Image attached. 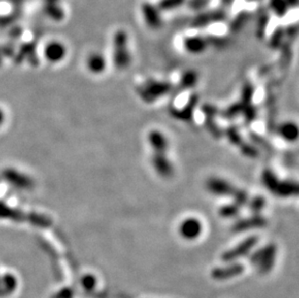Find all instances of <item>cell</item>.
Segmentation results:
<instances>
[{
  "label": "cell",
  "mask_w": 299,
  "mask_h": 298,
  "mask_svg": "<svg viewBox=\"0 0 299 298\" xmlns=\"http://www.w3.org/2000/svg\"><path fill=\"white\" fill-rule=\"evenodd\" d=\"M265 204H267V202H265L264 197L255 196L251 201L249 200L247 205L250 207V209L252 210V212H254V214H259L261 212V210L264 208Z\"/></svg>",
  "instance_id": "cell-20"
},
{
  "label": "cell",
  "mask_w": 299,
  "mask_h": 298,
  "mask_svg": "<svg viewBox=\"0 0 299 298\" xmlns=\"http://www.w3.org/2000/svg\"><path fill=\"white\" fill-rule=\"evenodd\" d=\"M268 226V221L260 214H254L253 216L248 217L242 220H238L232 226L235 233H242L256 228H262Z\"/></svg>",
  "instance_id": "cell-10"
},
{
  "label": "cell",
  "mask_w": 299,
  "mask_h": 298,
  "mask_svg": "<svg viewBox=\"0 0 299 298\" xmlns=\"http://www.w3.org/2000/svg\"><path fill=\"white\" fill-rule=\"evenodd\" d=\"M4 121V113L0 110V125Z\"/></svg>",
  "instance_id": "cell-24"
},
{
  "label": "cell",
  "mask_w": 299,
  "mask_h": 298,
  "mask_svg": "<svg viewBox=\"0 0 299 298\" xmlns=\"http://www.w3.org/2000/svg\"><path fill=\"white\" fill-rule=\"evenodd\" d=\"M209 43L207 39L201 35H191L187 36L182 42L183 49L186 52L193 55L202 54L207 52Z\"/></svg>",
  "instance_id": "cell-13"
},
{
  "label": "cell",
  "mask_w": 299,
  "mask_h": 298,
  "mask_svg": "<svg viewBox=\"0 0 299 298\" xmlns=\"http://www.w3.org/2000/svg\"><path fill=\"white\" fill-rule=\"evenodd\" d=\"M141 15L145 25L151 30H158L163 26L162 11L150 2H145L141 6Z\"/></svg>",
  "instance_id": "cell-6"
},
{
  "label": "cell",
  "mask_w": 299,
  "mask_h": 298,
  "mask_svg": "<svg viewBox=\"0 0 299 298\" xmlns=\"http://www.w3.org/2000/svg\"><path fill=\"white\" fill-rule=\"evenodd\" d=\"M147 143L152 152H165L169 153L170 142L165 133L158 129L149 131L147 135Z\"/></svg>",
  "instance_id": "cell-11"
},
{
  "label": "cell",
  "mask_w": 299,
  "mask_h": 298,
  "mask_svg": "<svg viewBox=\"0 0 299 298\" xmlns=\"http://www.w3.org/2000/svg\"><path fill=\"white\" fill-rule=\"evenodd\" d=\"M185 3V0H161L158 7L161 11H172L179 8Z\"/></svg>",
  "instance_id": "cell-21"
},
{
  "label": "cell",
  "mask_w": 299,
  "mask_h": 298,
  "mask_svg": "<svg viewBox=\"0 0 299 298\" xmlns=\"http://www.w3.org/2000/svg\"><path fill=\"white\" fill-rule=\"evenodd\" d=\"M204 231V224L196 217H187L178 226L179 237L186 241H194L200 238Z\"/></svg>",
  "instance_id": "cell-5"
},
{
  "label": "cell",
  "mask_w": 299,
  "mask_h": 298,
  "mask_svg": "<svg viewBox=\"0 0 299 298\" xmlns=\"http://www.w3.org/2000/svg\"><path fill=\"white\" fill-rule=\"evenodd\" d=\"M113 61L118 70L127 69L132 62L129 36L123 29L116 31L113 37Z\"/></svg>",
  "instance_id": "cell-1"
},
{
  "label": "cell",
  "mask_w": 299,
  "mask_h": 298,
  "mask_svg": "<svg viewBox=\"0 0 299 298\" xmlns=\"http://www.w3.org/2000/svg\"><path fill=\"white\" fill-rule=\"evenodd\" d=\"M150 160L155 173L160 177L171 178L175 175L176 169L169 157V153L152 152Z\"/></svg>",
  "instance_id": "cell-7"
},
{
  "label": "cell",
  "mask_w": 299,
  "mask_h": 298,
  "mask_svg": "<svg viewBox=\"0 0 299 298\" xmlns=\"http://www.w3.org/2000/svg\"><path fill=\"white\" fill-rule=\"evenodd\" d=\"M85 66L88 72L93 75H102L107 70L108 61L106 56L103 53L99 52H90L86 59H85Z\"/></svg>",
  "instance_id": "cell-14"
},
{
  "label": "cell",
  "mask_w": 299,
  "mask_h": 298,
  "mask_svg": "<svg viewBox=\"0 0 299 298\" xmlns=\"http://www.w3.org/2000/svg\"><path fill=\"white\" fill-rule=\"evenodd\" d=\"M68 53V49L66 45L56 39H52L46 43L44 48V56L45 58L52 64H57L63 61Z\"/></svg>",
  "instance_id": "cell-8"
},
{
  "label": "cell",
  "mask_w": 299,
  "mask_h": 298,
  "mask_svg": "<svg viewBox=\"0 0 299 298\" xmlns=\"http://www.w3.org/2000/svg\"><path fill=\"white\" fill-rule=\"evenodd\" d=\"M278 133L283 140L289 143H293L298 137V127L291 121H287L279 126Z\"/></svg>",
  "instance_id": "cell-16"
},
{
  "label": "cell",
  "mask_w": 299,
  "mask_h": 298,
  "mask_svg": "<svg viewBox=\"0 0 299 298\" xmlns=\"http://www.w3.org/2000/svg\"><path fill=\"white\" fill-rule=\"evenodd\" d=\"M258 237L256 236L247 237L239 244L223 253L221 259L225 262H235L241 257H245L258 244Z\"/></svg>",
  "instance_id": "cell-4"
},
{
  "label": "cell",
  "mask_w": 299,
  "mask_h": 298,
  "mask_svg": "<svg viewBox=\"0 0 299 298\" xmlns=\"http://www.w3.org/2000/svg\"><path fill=\"white\" fill-rule=\"evenodd\" d=\"M276 257L277 247L271 243L255 251L249 257V260L259 274H268L274 268Z\"/></svg>",
  "instance_id": "cell-2"
},
{
  "label": "cell",
  "mask_w": 299,
  "mask_h": 298,
  "mask_svg": "<svg viewBox=\"0 0 299 298\" xmlns=\"http://www.w3.org/2000/svg\"><path fill=\"white\" fill-rule=\"evenodd\" d=\"M18 279L12 273L0 276V296H8L14 293L18 288Z\"/></svg>",
  "instance_id": "cell-15"
},
{
  "label": "cell",
  "mask_w": 299,
  "mask_h": 298,
  "mask_svg": "<svg viewBox=\"0 0 299 298\" xmlns=\"http://www.w3.org/2000/svg\"><path fill=\"white\" fill-rule=\"evenodd\" d=\"M74 292L70 288H64L60 289L53 298H73Z\"/></svg>",
  "instance_id": "cell-23"
},
{
  "label": "cell",
  "mask_w": 299,
  "mask_h": 298,
  "mask_svg": "<svg viewBox=\"0 0 299 298\" xmlns=\"http://www.w3.org/2000/svg\"><path fill=\"white\" fill-rule=\"evenodd\" d=\"M197 82V74L195 71H187L181 78V85L184 87H191Z\"/></svg>",
  "instance_id": "cell-22"
},
{
  "label": "cell",
  "mask_w": 299,
  "mask_h": 298,
  "mask_svg": "<svg viewBox=\"0 0 299 298\" xmlns=\"http://www.w3.org/2000/svg\"><path fill=\"white\" fill-rule=\"evenodd\" d=\"M240 208L241 206H238L236 203H231L227 206H221L219 208V214L222 218L228 219V218H235L238 216L240 213Z\"/></svg>",
  "instance_id": "cell-18"
},
{
  "label": "cell",
  "mask_w": 299,
  "mask_h": 298,
  "mask_svg": "<svg viewBox=\"0 0 299 298\" xmlns=\"http://www.w3.org/2000/svg\"><path fill=\"white\" fill-rule=\"evenodd\" d=\"M172 86L169 82L152 81L143 87L141 96L145 101H154L169 92Z\"/></svg>",
  "instance_id": "cell-9"
},
{
  "label": "cell",
  "mask_w": 299,
  "mask_h": 298,
  "mask_svg": "<svg viewBox=\"0 0 299 298\" xmlns=\"http://www.w3.org/2000/svg\"><path fill=\"white\" fill-rule=\"evenodd\" d=\"M98 280L93 274H85L81 279V286L86 292H92L97 288Z\"/></svg>",
  "instance_id": "cell-19"
},
{
  "label": "cell",
  "mask_w": 299,
  "mask_h": 298,
  "mask_svg": "<svg viewBox=\"0 0 299 298\" xmlns=\"http://www.w3.org/2000/svg\"><path fill=\"white\" fill-rule=\"evenodd\" d=\"M244 271V267L241 263L231 262L227 267L213 268L211 270V278L216 281H226L228 279L238 277Z\"/></svg>",
  "instance_id": "cell-12"
},
{
  "label": "cell",
  "mask_w": 299,
  "mask_h": 298,
  "mask_svg": "<svg viewBox=\"0 0 299 298\" xmlns=\"http://www.w3.org/2000/svg\"><path fill=\"white\" fill-rule=\"evenodd\" d=\"M206 189L211 195L234 198L239 188L225 178L211 176L206 181Z\"/></svg>",
  "instance_id": "cell-3"
},
{
  "label": "cell",
  "mask_w": 299,
  "mask_h": 298,
  "mask_svg": "<svg viewBox=\"0 0 299 298\" xmlns=\"http://www.w3.org/2000/svg\"><path fill=\"white\" fill-rule=\"evenodd\" d=\"M269 6L271 11L278 17L285 16L289 11L288 0H270Z\"/></svg>",
  "instance_id": "cell-17"
}]
</instances>
